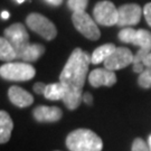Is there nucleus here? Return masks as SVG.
Returning <instances> with one entry per match:
<instances>
[{
	"label": "nucleus",
	"instance_id": "nucleus-19",
	"mask_svg": "<svg viewBox=\"0 0 151 151\" xmlns=\"http://www.w3.org/2000/svg\"><path fill=\"white\" fill-rule=\"evenodd\" d=\"M138 83L142 88H151V67L146 68L139 75Z\"/></svg>",
	"mask_w": 151,
	"mask_h": 151
},
{
	"label": "nucleus",
	"instance_id": "nucleus-9",
	"mask_svg": "<svg viewBox=\"0 0 151 151\" xmlns=\"http://www.w3.org/2000/svg\"><path fill=\"white\" fill-rule=\"evenodd\" d=\"M119 10V22L118 26L120 27H130L139 24L141 15L143 10L137 4H127L118 8Z\"/></svg>",
	"mask_w": 151,
	"mask_h": 151
},
{
	"label": "nucleus",
	"instance_id": "nucleus-25",
	"mask_svg": "<svg viewBox=\"0 0 151 151\" xmlns=\"http://www.w3.org/2000/svg\"><path fill=\"white\" fill-rule=\"evenodd\" d=\"M142 64L145 65V67L148 68V67H151V53H149L148 55H146L143 58H142Z\"/></svg>",
	"mask_w": 151,
	"mask_h": 151
},
{
	"label": "nucleus",
	"instance_id": "nucleus-15",
	"mask_svg": "<svg viewBox=\"0 0 151 151\" xmlns=\"http://www.w3.org/2000/svg\"><path fill=\"white\" fill-rule=\"evenodd\" d=\"M115 49H116V46L113 44H104L102 46L97 47L91 55V63L95 65L104 63V60H106Z\"/></svg>",
	"mask_w": 151,
	"mask_h": 151
},
{
	"label": "nucleus",
	"instance_id": "nucleus-30",
	"mask_svg": "<svg viewBox=\"0 0 151 151\" xmlns=\"http://www.w3.org/2000/svg\"><path fill=\"white\" fill-rule=\"evenodd\" d=\"M17 2H18V4H22V2H24V1H25V0H16Z\"/></svg>",
	"mask_w": 151,
	"mask_h": 151
},
{
	"label": "nucleus",
	"instance_id": "nucleus-28",
	"mask_svg": "<svg viewBox=\"0 0 151 151\" xmlns=\"http://www.w3.org/2000/svg\"><path fill=\"white\" fill-rule=\"evenodd\" d=\"M1 18H2V19H8V18H9V12L4 10L1 12Z\"/></svg>",
	"mask_w": 151,
	"mask_h": 151
},
{
	"label": "nucleus",
	"instance_id": "nucleus-26",
	"mask_svg": "<svg viewBox=\"0 0 151 151\" xmlns=\"http://www.w3.org/2000/svg\"><path fill=\"white\" fill-rule=\"evenodd\" d=\"M146 70L145 68V65L140 63V64H134L133 65V70H134L135 73H138V74H141V73H143V70Z\"/></svg>",
	"mask_w": 151,
	"mask_h": 151
},
{
	"label": "nucleus",
	"instance_id": "nucleus-10",
	"mask_svg": "<svg viewBox=\"0 0 151 151\" xmlns=\"http://www.w3.org/2000/svg\"><path fill=\"white\" fill-rule=\"evenodd\" d=\"M132 45L140 47V49L134 55L133 65L140 64L142 62V58L149 53H151V32L146 29L137 30L134 38L132 40Z\"/></svg>",
	"mask_w": 151,
	"mask_h": 151
},
{
	"label": "nucleus",
	"instance_id": "nucleus-31",
	"mask_svg": "<svg viewBox=\"0 0 151 151\" xmlns=\"http://www.w3.org/2000/svg\"><path fill=\"white\" fill-rule=\"evenodd\" d=\"M57 151H58V150H57Z\"/></svg>",
	"mask_w": 151,
	"mask_h": 151
},
{
	"label": "nucleus",
	"instance_id": "nucleus-2",
	"mask_svg": "<svg viewBox=\"0 0 151 151\" xmlns=\"http://www.w3.org/2000/svg\"><path fill=\"white\" fill-rule=\"evenodd\" d=\"M66 146L70 151H101L103 142L92 130L77 129L67 135Z\"/></svg>",
	"mask_w": 151,
	"mask_h": 151
},
{
	"label": "nucleus",
	"instance_id": "nucleus-24",
	"mask_svg": "<svg viewBox=\"0 0 151 151\" xmlns=\"http://www.w3.org/2000/svg\"><path fill=\"white\" fill-rule=\"evenodd\" d=\"M83 102H85V104H87V105H92L93 104V96H92V94H90L88 92H85L83 94Z\"/></svg>",
	"mask_w": 151,
	"mask_h": 151
},
{
	"label": "nucleus",
	"instance_id": "nucleus-21",
	"mask_svg": "<svg viewBox=\"0 0 151 151\" xmlns=\"http://www.w3.org/2000/svg\"><path fill=\"white\" fill-rule=\"evenodd\" d=\"M131 151H150V148L142 138H137L132 142Z\"/></svg>",
	"mask_w": 151,
	"mask_h": 151
},
{
	"label": "nucleus",
	"instance_id": "nucleus-11",
	"mask_svg": "<svg viewBox=\"0 0 151 151\" xmlns=\"http://www.w3.org/2000/svg\"><path fill=\"white\" fill-rule=\"evenodd\" d=\"M88 82L93 87L113 86L116 83V75L113 70L104 68H95L90 73Z\"/></svg>",
	"mask_w": 151,
	"mask_h": 151
},
{
	"label": "nucleus",
	"instance_id": "nucleus-7",
	"mask_svg": "<svg viewBox=\"0 0 151 151\" xmlns=\"http://www.w3.org/2000/svg\"><path fill=\"white\" fill-rule=\"evenodd\" d=\"M5 37L10 42L16 50L17 58L20 57L22 52L27 48L29 45V35L22 24H14L5 29Z\"/></svg>",
	"mask_w": 151,
	"mask_h": 151
},
{
	"label": "nucleus",
	"instance_id": "nucleus-8",
	"mask_svg": "<svg viewBox=\"0 0 151 151\" xmlns=\"http://www.w3.org/2000/svg\"><path fill=\"white\" fill-rule=\"evenodd\" d=\"M134 56L127 47H116L112 54L104 60V67L109 70H118L125 68L130 64H133Z\"/></svg>",
	"mask_w": 151,
	"mask_h": 151
},
{
	"label": "nucleus",
	"instance_id": "nucleus-5",
	"mask_svg": "<svg viewBox=\"0 0 151 151\" xmlns=\"http://www.w3.org/2000/svg\"><path fill=\"white\" fill-rule=\"evenodd\" d=\"M26 22L29 29L38 34L46 40H53L57 35V29L48 18L40 14H30L26 18Z\"/></svg>",
	"mask_w": 151,
	"mask_h": 151
},
{
	"label": "nucleus",
	"instance_id": "nucleus-14",
	"mask_svg": "<svg viewBox=\"0 0 151 151\" xmlns=\"http://www.w3.org/2000/svg\"><path fill=\"white\" fill-rule=\"evenodd\" d=\"M12 129H14V122L10 115L4 110L0 111V142L2 145L9 141Z\"/></svg>",
	"mask_w": 151,
	"mask_h": 151
},
{
	"label": "nucleus",
	"instance_id": "nucleus-29",
	"mask_svg": "<svg viewBox=\"0 0 151 151\" xmlns=\"http://www.w3.org/2000/svg\"><path fill=\"white\" fill-rule=\"evenodd\" d=\"M148 145H149V148H150V151H151V134L148 138Z\"/></svg>",
	"mask_w": 151,
	"mask_h": 151
},
{
	"label": "nucleus",
	"instance_id": "nucleus-20",
	"mask_svg": "<svg viewBox=\"0 0 151 151\" xmlns=\"http://www.w3.org/2000/svg\"><path fill=\"white\" fill-rule=\"evenodd\" d=\"M88 5V0H67V6L73 12L75 11H85Z\"/></svg>",
	"mask_w": 151,
	"mask_h": 151
},
{
	"label": "nucleus",
	"instance_id": "nucleus-23",
	"mask_svg": "<svg viewBox=\"0 0 151 151\" xmlns=\"http://www.w3.org/2000/svg\"><path fill=\"white\" fill-rule=\"evenodd\" d=\"M46 86H47V85H46L45 83H43V82H37V83L34 85V91L36 92L37 94H44Z\"/></svg>",
	"mask_w": 151,
	"mask_h": 151
},
{
	"label": "nucleus",
	"instance_id": "nucleus-13",
	"mask_svg": "<svg viewBox=\"0 0 151 151\" xmlns=\"http://www.w3.org/2000/svg\"><path fill=\"white\" fill-rule=\"evenodd\" d=\"M8 97L10 102L18 108H27L34 102V96L32 94L19 86H11L8 91Z\"/></svg>",
	"mask_w": 151,
	"mask_h": 151
},
{
	"label": "nucleus",
	"instance_id": "nucleus-17",
	"mask_svg": "<svg viewBox=\"0 0 151 151\" xmlns=\"http://www.w3.org/2000/svg\"><path fill=\"white\" fill-rule=\"evenodd\" d=\"M44 96L48 99L50 101H58L62 100L65 96V87L62 83H54V84H48L45 92H44Z\"/></svg>",
	"mask_w": 151,
	"mask_h": 151
},
{
	"label": "nucleus",
	"instance_id": "nucleus-1",
	"mask_svg": "<svg viewBox=\"0 0 151 151\" xmlns=\"http://www.w3.org/2000/svg\"><path fill=\"white\" fill-rule=\"evenodd\" d=\"M90 63L91 56L77 47L70 54L60 73V82L65 87L63 102L70 111L76 110L83 102V86Z\"/></svg>",
	"mask_w": 151,
	"mask_h": 151
},
{
	"label": "nucleus",
	"instance_id": "nucleus-4",
	"mask_svg": "<svg viewBox=\"0 0 151 151\" xmlns=\"http://www.w3.org/2000/svg\"><path fill=\"white\" fill-rule=\"evenodd\" d=\"M72 22L74 27L81 32L84 37L91 40H97L101 32L97 27L96 22L92 19L86 11H75L72 15Z\"/></svg>",
	"mask_w": 151,
	"mask_h": 151
},
{
	"label": "nucleus",
	"instance_id": "nucleus-22",
	"mask_svg": "<svg viewBox=\"0 0 151 151\" xmlns=\"http://www.w3.org/2000/svg\"><path fill=\"white\" fill-rule=\"evenodd\" d=\"M143 15L146 18L147 24L151 27V2H148L143 8Z\"/></svg>",
	"mask_w": 151,
	"mask_h": 151
},
{
	"label": "nucleus",
	"instance_id": "nucleus-6",
	"mask_svg": "<svg viewBox=\"0 0 151 151\" xmlns=\"http://www.w3.org/2000/svg\"><path fill=\"white\" fill-rule=\"evenodd\" d=\"M93 16L96 24L102 26H113L119 22V10L113 2L104 0L99 1L93 8Z\"/></svg>",
	"mask_w": 151,
	"mask_h": 151
},
{
	"label": "nucleus",
	"instance_id": "nucleus-27",
	"mask_svg": "<svg viewBox=\"0 0 151 151\" xmlns=\"http://www.w3.org/2000/svg\"><path fill=\"white\" fill-rule=\"evenodd\" d=\"M46 1L53 6H60V5H62V2H63V0H46Z\"/></svg>",
	"mask_w": 151,
	"mask_h": 151
},
{
	"label": "nucleus",
	"instance_id": "nucleus-16",
	"mask_svg": "<svg viewBox=\"0 0 151 151\" xmlns=\"http://www.w3.org/2000/svg\"><path fill=\"white\" fill-rule=\"evenodd\" d=\"M45 53V47L40 44H29L27 48L22 52L19 60H22L25 63H30L37 60Z\"/></svg>",
	"mask_w": 151,
	"mask_h": 151
},
{
	"label": "nucleus",
	"instance_id": "nucleus-12",
	"mask_svg": "<svg viewBox=\"0 0 151 151\" xmlns=\"http://www.w3.org/2000/svg\"><path fill=\"white\" fill-rule=\"evenodd\" d=\"M32 115L37 122H57L62 119L63 112L57 106L40 105L34 110Z\"/></svg>",
	"mask_w": 151,
	"mask_h": 151
},
{
	"label": "nucleus",
	"instance_id": "nucleus-18",
	"mask_svg": "<svg viewBox=\"0 0 151 151\" xmlns=\"http://www.w3.org/2000/svg\"><path fill=\"white\" fill-rule=\"evenodd\" d=\"M0 58L8 63L17 58L16 50L6 37L0 38Z\"/></svg>",
	"mask_w": 151,
	"mask_h": 151
},
{
	"label": "nucleus",
	"instance_id": "nucleus-3",
	"mask_svg": "<svg viewBox=\"0 0 151 151\" xmlns=\"http://www.w3.org/2000/svg\"><path fill=\"white\" fill-rule=\"evenodd\" d=\"M36 70L28 63H7L1 65L0 75L8 81H30L35 77Z\"/></svg>",
	"mask_w": 151,
	"mask_h": 151
}]
</instances>
